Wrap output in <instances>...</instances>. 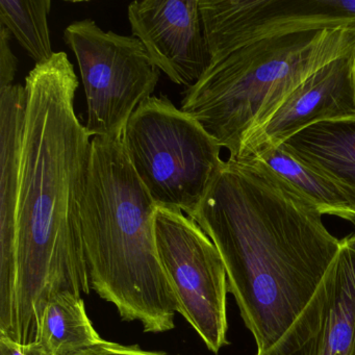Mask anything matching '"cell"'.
Here are the masks:
<instances>
[{
	"label": "cell",
	"instance_id": "cell-13",
	"mask_svg": "<svg viewBox=\"0 0 355 355\" xmlns=\"http://www.w3.org/2000/svg\"><path fill=\"white\" fill-rule=\"evenodd\" d=\"M249 155L259 157L292 182L315 202L323 215L355 223V191L350 187L301 161L282 145L261 147Z\"/></svg>",
	"mask_w": 355,
	"mask_h": 355
},
{
	"label": "cell",
	"instance_id": "cell-17",
	"mask_svg": "<svg viewBox=\"0 0 355 355\" xmlns=\"http://www.w3.org/2000/svg\"><path fill=\"white\" fill-rule=\"evenodd\" d=\"M73 355H170L166 352L157 351H147L141 349L138 345L125 346L117 343L109 342L103 340V342L85 349Z\"/></svg>",
	"mask_w": 355,
	"mask_h": 355
},
{
	"label": "cell",
	"instance_id": "cell-11",
	"mask_svg": "<svg viewBox=\"0 0 355 355\" xmlns=\"http://www.w3.org/2000/svg\"><path fill=\"white\" fill-rule=\"evenodd\" d=\"M26 110V86L0 89V267L13 249Z\"/></svg>",
	"mask_w": 355,
	"mask_h": 355
},
{
	"label": "cell",
	"instance_id": "cell-9",
	"mask_svg": "<svg viewBox=\"0 0 355 355\" xmlns=\"http://www.w3.org/2000/svg\"><path fill=\"white\" fill-rule=\"evenodd\" d=\"M132 36L171 82L194 86L211 66L199 0H139L128 6Z\"/></svg>",
	"mask_w": 355,
	"mask_h": 355
},
{
	"label": "cell",
	"instance_id": "cell-14",
	"mask_svg": "<svg viewBox=\"0 0 355 355\" xmlns=\"http://www.w3.org/2000/svg\"><path fill=\"white\" fill-rule=\"evenodd\" d=\"M103 338L95 329L82 297L63 292L47 302L37 340L49 355H73Z\"/></svg>",
	"mask_w": 355,
	"mask_h": 355
},
{
	"label": "cell",
	"instance_id": "cell-8",
	"mask_svg": "<svg viewBox=\"0 0 355 355\" xmlns=\"http://www.w3.org/2000/svg\"><path fill=\"white\" fill-rule=\"evenodd\" d=\"M257 355H355V251L344 241L298 317Z\"/></svg>",
	"mask_w": 355,
	"mask_h": 355
},
{
	"label": "cell",
	"instance_id": "cell-3",
	"mask_svg": "<svg viewBox=\"0 0 355 355\" xmlns=\"http://www.w3.org/2000/svg\"><path fill=\"white\" fill-rule=\"evenodd\" d=\"M157 205L137 175L122 139L95 137L80 209L91 288L149 334L175 327L178 303L157 254Z\"/></svg>",
	"mask_w": 355,
	"mask_h": 355
},
{
	"label": "cell",
	"instance_id": "cell-19",
	"mask_svg": "<svg viewBox=\"0 0 355 355\" xmlns=\"http://www.w3.org/2000/svg\"><path fill=\"white\" fill-rule=\"evenodd\" d=\"M343 241H344L345 244H346L349 248H351L353 251H355V234H351V236L343 239Z\"/></svg>",
	"mask_w": 355,
	"mask_h": 355
},
{
	"label": "cell",
	"instance_id": "cell-16",
	"mask_svg": "<svg viewBox=\"0 0 355 355\" xmlns=\"http://www.w3.org/2000/svg\"><path fill=\"white\" fill-rule=\"evenodd\" d=\"M13 35L5 26H0V89L14 86L18 60L11 49Z\"/></svg>",
	"mask_w": 355,
	"mask_h": 355
},
{
	"label": "cell",
	"instance_id": "cell-1",
	"mask_svg": "<svg viewBox=\"0 0 355 355\" xmlns=\"http://www.w3.org/2000/svg\"><path fill=\"white\" fill-rule=\"evenodd\" d=\"M28 90L11 257L0 267V334L36 342L47 302L91 290L80 232L91 136L74 107L78 76L65 53L36 67Z\"/></svg>",
	"mask_w": 355,
	"mask_h": 355
},
{
	"label": "cell",
	"instance_id": "cell-12",
	"mask_svg": "<svg viewBox=\"0 0 355 355\" xmlns=\"http://www.w3.org/2000/svg\"><path fill=\"white\" fill-rule=\"evenodd\" d=\"M282 146L355 191V119L313 124Z\"/></svg>",
	"mask_w": 355,
	"mask_h": 355
},
{
	"label": "cell",
	"instance_id": "cell-10",
	"mask_svg": "<svg viewBox=\"0 0 355 355\" xmlns=\"http://www.w3.org/2000/svg\"><path fill=\"white\" fill-rule=\"evenodd\" d=\"M355 119V51L330 62L294 89L243 139L239 157L277 147L320 122Z\"/></svg>",
	"mask_w": 355,
	"mask_h": 355
},
{
	"label": "cell",
	"instance_id": "cell-5",
	"mask_svg": "<svg viewBox=\"0 0 355 355\" xmlns=\"http://www.w3.org/2000/svg\"><path fill=\"white\" fill-rule=\"evenodd\" d=\"M122 142L157 207L187 216L200 205L225 162L219 143L165 94L139 105Z\"/></svg>",
	"mask_w": 355,
	"mask_h": 355
},
{
	"label": "cell",
	"instance_id": "cell-2",
	"mask_svg": "<svg viewBox=\"0 0 355 355\" xmlns=\"http://www.w3.org/2000/svg\"><path fill=\"white\" fill-rule=\"evenodd\" d=\"M292 182L259 157L224 162L189 217L219 250L257 351L271 347L317 290L342 240Z\"/></svg>",
	"mask_w": 355,
	"mask_h": 355
},
{
	"label": "cell",
	"instance_id": "cell-7",
	"mask_svg": "<svg viewBox=\"0 0 355 355\" xmlns=\"http://www.w3.org/2000/svg\"><path fill=\"white\" fill-rule=\"evenodd\" d=\"M157 254L175 296L178 313L209 351L218 354L227 340L228 280L217 247L192 218L178 209L157 207Z\"/></svg>",
	"mask_w": 355,
	"mask_h": 355
},
{
	"label": "cell",
	"instance_id": "cell-4",
	"mask_svg": "<svg viewBox=\"0 0 355 355\" xmlns=\"http://www.w3.org/2000/svg\"><path fill=\"white\" fill-rule=\"evenodd\" d=\"M354 51L355 24L261 39L209 66L184 90L180 110L236 159L244 137L296 87Z\"/></svg>",
	"mask_w": 355,
	"mask_h": 355
},
{
	"label": "cell",
	"instance_id": "cell-18",
	"mask_svg": "<svg viewBox=\"0 0 355 355\" xmlns=\"http://www.w3.org/2000/svg\"><path fill=\"white\" fill-rule=\"evenodd\" d=\"M0 355H49L38 342L20 344L10 336L0 334Z\"/></svg>",
	"mask_w": 355,
	"mask_h": 355
},
{
	"label": "cell",
	"instance_id": "cell-6",
	"mask_svg": "<svg viewBox=\"0 0 355 355\" xmlns=\"http://www.w3.org/2000/svg\"><path fill=\"white\" fill-rule=\"evenodd\" d=\"M64 40L78 60L91 137L120 140L139 105L153 96L161 71L140 40L105 32L94 20L72 22Z\"/></svg>",
	"mask_w": 355,
	"mask_h": 355
},
{
	"label": "cell",
	"instance_id": "cell-15",
	"mask_svg": "<svg viewBox=\"0 0 355 355\" xmlns=\"http://www.w3.org/2000/svg\"><path fill=\"white\" fill-rule=\"evenodd\" d=\"M51 0H1L0 21L17 39L26 53L42 65L53 59L49 14Z\"/></svg>",
	"mask_w": 355,
	"mask_h": 355
}]
</instances>
